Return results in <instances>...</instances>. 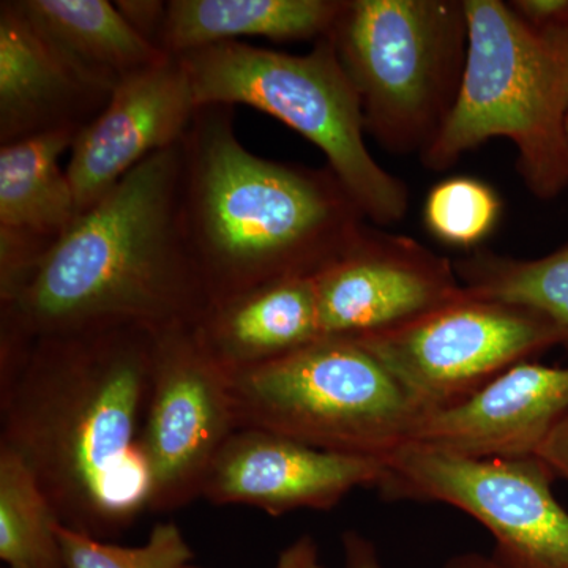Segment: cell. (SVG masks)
<instances>
[{"instance_id": "cell-13", "label": "cell", "mask_w": 568, "mask_h": 568, "mask_svg": "<svg viewBox=\"0 0 568 568\" xmlns=\"http://www.w3.org/2000/svg\"><path fill=\"white\" fill-rule=\"evenodd\" d=\"M386 458L321 450L261 429H235L213 459L203 496L215 506L260 508L271 517L327 511L357 488H377Z\"/></svg>"}, {"instance_id": "cell-10", "label": "cell", "mask_w": 568, "mask_h": 568, "mask_svg": "<svg viewBox=\"0 0 568 568\" xmlns=\"http://www.w3.org/2000/svg\"><path fill=\"white\" fill-rule=\"evenodd\" d=\"M235 429L230 375L205 351L194 325L156 331L141 429L148 511L179 510L203 496L213 459Z\"/></svg>"}, {"instance_id": "cell-14", "label": "cell", "mask_w": 568, "mask_h": 568, "mask_svg": "<svg viewBox=\"0 0 568 568\" xmlns=\"http://www.w3.org/2000/svg\"><path fill=\"white\" fill-rule=\"evenodd\" d=\"M567 416L568 365L528 361L462 405L422 418L410 443L467 457H526Z\"/></svg>"}, {"instance_id": "cell-22", "label": "cell", "mask_w": 568, "mask_h": 568, "mask_svg": "<svg viewBox=\"0 0 568 568\" xmlns=\"http://www.w3.org/2000/svg\"><path fill=\"white\" fill-rule=\"evenodd\" d=\"M503 203L491 185L473 178H450L429 190L424 223L443 244L469 250L493 233Z\"/></svg>"}, {"instance_id": "cell-3", "label": "cell", "mask_w": 568, "mask_h": 568, "mask_svg": "<svg viewBox=\"0 0 568 568\" xmlns=\"http://www.w3.org/2000/svg\"><path fill=\"white\" fill-rule=\"evenodd\" d=\"M181 211L211 305L276 280L316 276L368 226L331 168L254 155L224 104L197 108L183 136Z\"/></svg>"}, {"instance_id": "cell-15", "label": "cell", "mask_w": 568, "mask_h": 568, "mask_svg": "<svg viewBox=\"0 0 568 568\" xmlns=\"http://www.w3.org/2000/svg\"><path fill=\"white\" fill-rule=\"evenodd\" d=\"M111 93L63 61L18 0L0 3V148L65 130L80 133Z\"/></svg>"}, {"instance_id": "cell-17", "label": "cell", "mask_w": 568, "mask_h": 568, "mask_svg": "<svg viewBox=\"0 0 568 568\" xmlns=\"http://www.w3.org/2000/svg\"><path fill=\"white\" fill-rule=\"evenodd\" d=\"M194 328L227 375L301 349L323 336L315 276L276 280L216 302Z\"/></svg>"}, {"instance_id": "cell-4", "label": "cell", "mask_w": 568, "mask_h": 568, "mask_svg": "<svg viewBox=\"0 0 568 568\" xmlns=\"http://www.w3.org/2000/svg\"><path fill=\"white\" fill-rule=\"evenodd\" d=\"M467 59L457 103L422 164L455 166L484 142L507 138L518 173L541 201L568 186V29H538L503 0H465Z\"/></svg>"}, {"instance_id": "cell-28", "label": "cell", "mask_w": 568, "mask_h": 568, "mask_svg": "<svg viewBox=\"0 0 568 568\" xmlns=\"http://www.w3.org/2000/svg\"><path fill=\"white\" fill-rule=\"evenodd\" d=\"M196 568V567H186ZM275 568H325L320 558V548L315 538L302 536L294 540L290 547L280 552L278 562Z\"/></svg>"}, {"instance_id": "cell-12", "label": "cell", "mask_w": 568, "mask_h": 568, "mask_svg": "<svg viewBox=\"0 0 568 568\" xmlns=\"http://www.w3.org/2000/svg\"><path fill=\"white\" fill-rule=\"evenodd\" d=\"M197 108L192 77L179 58L119 82L104 110L71 145L65 173L80 215L138 164L182 142Z\"/></svg>"}, {"instance_id": "cell-16", "label": "cell", "mask_w": 568, "mask_h": 568, "mask_svg": "<svg viewBox=\"0 0 568 568\" xmlns=\"http://www.w3.org/2000/svg\"><path fill=\"white\" fill-rule=\"evenodd\" d=\"M77 136L65 130L0 148V302L24 286L80 216L59 166Z\"/></svg>"}, {"instance_id": "cell-21", "label": "cell", "mask_w": 568, "mask_h": 568, "mask_svg": "<svg viewBox=\"0 0 568 568\" xmlns=\"http://www.w3.org/2000/svg\"><path fill=\"white\" fill-rule=\"evenodd\" d=\"M59 523L31 467L0 446V559L7 568H63Z\"/></svg>"}, {"instance_id": "cell-26", "label": "cell", "mask_w": 568, "mask_h": 568, "mask_svg": "<svg viewBox=\"0 0 568 568\" xmlns=\"http://www.w3.org/2000/svg\"><path fill=\"white\" fill-rule=\"evenodd\" d=\"M343 568H387L375 541L357 530H346L342 537Z\"/></svg>"}, {"instance_id": "cell-9", "label": "cell", "mask_w": 568, "mask_h": 568, "mask_svg": "<svg viewBox=\"0 0 568 568\" xmlns=\"http://www.w3.org/2000/svg\"><path fill=\"white\" fill-rule=\"evenodd\" d=\"M379 362L422 418L465 403L523 362L560 346L534 310L465 293L413 323L354 339Z\"/></svg>"}, {"instance_id": "cell-24", "label": "cell", "mask_w": 568, "mask_h": 568, "mask_svg": "<svg viewBox=\"0 0 568 568\" xmlns=\"http://www.w3.org/2000/svg\"><path fill=\"white\" fill-rule=\"evenodd\" d=\"M114 3L118 10L121 11L123 20L132 26L133 31L153 44V47L159 48L164 14H166V2H156V0H121V2Z\"/></svg>"}, {"instance_id": "cell-18", "label": "cell", "mask_w": 568, "mask_h": 568, "mask_svg": "<svg viewBox=\"0 0 568 568\" xmlns=\"http://www.w3.org/2000/svg\"><path fill=\"white\" fill-rule=\"evenodd\" d=\"M343 6L345 0H171L159 48L181 58L241 37L317 41L331 33Z\"/></svg>"}, {"instance_id": "cell-30", "label": "cell", "mask_w": 568, "mask_h": 568, "mask_svg": "<svg viewBox=\"0 0 568 568\" xmlns=\"http://www.w3.org/2000/svg\"><path fill=\"white\" fill-rule=\"evenodd\" d=\"M566 142H567V159H568V114H567V122H566Z\"/></svg>"}, {"instance_id": "cell-29", "label": "cell", "mask_w": 568, "mask_h": 568, "mask_svg": "<svg viewBox=\"0 0 568 568\" xmlns=\"http://www.w3.org/2000/svg\"><path fill=\"white\" fill-rule=\"evenodd\" d=\"M444 568H503L491 556L480 555V552H462L447 560Z\"/></svg>"}, {"instance_id": "cell-1", "label": "cell", "mask_w": 568, "mask_h": 568, "mask_svg": "<svg viewBox=\"0 0 568 568\" xmlns=\"http://www.w3.org/2000/svg\"><path fill=\"white\" fill-rule=\"evenodd\" d=\"M155 335L114 325L0 353V446L31 467L62 525L100 540L148 511L141 429Z\"/></svg>"}, {"instance_id": "cell-23", "label": "cell", "mask_w": 568, "mask_h": 568, "mask_svg": "<svg viewBox=\"0 0 568 568\" xmlns=\"http://www.w3.org/2000/svg\"><path fill=\"white\" fill-rule=\"evenodd\" d=\"M63 568H186L193 551L173 521L153 526L141 547H119L59 523Z\"/></svg>"}, {"instance_id": "cell-27", "label": "cell", "mask_w": 568, "mask_h": 568, "mask_svg": "<svg viewBox=\"0 0 568 568\" xmlns=\"http://www.w3.org/2000/svg\"><path fill=\"white\" fill-rule=\"evenodd\" d=\"M536 455L552 470L556 478L568 481V416L549 433Z\"/></svg>"}, {"instance_id": "cell-6", "label": "cell", "mask_w": 568, "mask_h": 568, "mask_svg": "<svg viewBox=\"0 0 568 568\" xmlns=\"http://www.w3.org/2000/svg\"><path fill=\"white\" fill-rule=\"evenodd\" d=\"M325 39L357 92L366 133L396 155L428 151L465 77V0H345Z\"/></svg>"}, {"instance_id": "cell-19", "label": "cell", "mask_w": 568, "mask_h": 568, "mask_svg": "<svg viewBox=\"0 0 568 568\" xmlns=\"http://www.w3.org/2000/svg\"><path fill=\"white\" fill-rule=\"evenodd\" d=\"M18 6L63 61L110 91L170 58L138 36L108 0H18Z\"/></svg>"}, {"instance_id": "cell-25", "label": "cell", "mask_w": 568, "mask_h": 568, "mask_svg": "<svg viewBox=\"0 0 568 568\" xmlns=\"http://www.w3.org/2000/svg\"><path fill=\"white\" fill-rule=\"evenodd\" d=\"M508 3L534 28L568 29V0H515Z\"/></svg>"}, {"instance_id": "cell-5", "label": "cell", "mask_w": 568, "mask_h": 568, "mask_svg": "<svg viewBox=\"0 0 568 568\" xmlns=\"http://www.w3.org/2000/svg\"><path fill=\"white\" fill-rule=\"evenodd\" d=\"M179 59L200 106L246 104L278 119L324 153L368 222L405 220L409 190L366 148L361 100L328 39L315 41L306 54L227 41Z\"/></svg>"}, {"instance_id": "cell-11", "label": "cell", "mask_w": 568, "mask_h": 568, "mask_svg": "<svg viewBox=\"0 0 568 568\" xmlns=\"http://www.w3.org/2000/svg\"><path fill=\"white\" fill-rule=\"evenodd\" d=\"M315 286L321 335L346 339L394 331L465 293L454 261L369 224Z\"/></svg>"}, {"instance_id": "cell-7", "label": "cell", "mask_w": 568, "mask_h": 568, "mask_svg": "<svg viewBox=\"0 0 568 568\" xmlns=\"http://www.w3.org/2000/svg\"><path fill=\"white\" fill-rule=\"evenodd\" d=\"M237 429H261L335 454L386 458L416 435L420 413L354 339L321 336L231 373Z\"/></svg>"}, {"instance_id": "cell-8", "label": "cell", "mask_w": 568, "mask_h": 568, "mask_svg": "<svg viewBox=\"0 0 568 568\" xmlns=\"http://www.w3.org/2000/svg\"><path fill=\"white\" fill-rule=\"evenodd\" d=\"M556 476L537 455L467 457L407 443L386 457V500L446 504L491 534L503 568H568V511Z\"/></svg>"}, {"instance_id": "cell-2", "label": "cell", "mask_w": 568, "mask_h": 568, "mask_svg": "<svg viewBox=\"0 0 568 568\" xmlns=\"http://www.w3.org/2000/svg\"><path fill=\"white\" fill-rule=\"evenodd\" d=\"M182 142L153 153L81 213L0 302V353L89 328L194 325L211 301L181 211Z\"/></svg>"}, {"instance_id": "cell-20", "label": "cell", "mask_w": 568, "mask_h": 568, "mask_svg": "<svg viewBox=\"0 0 568 568\" xmlns=\"http://www.w3.org/2000/svg\"><path fill=\"white\" fill-rule=\"evenodd\" d=\"M454 264L470 294L525 306L551 321L568 354V245L536 260L476 248Z\"/></svg>"}]
</instances>
